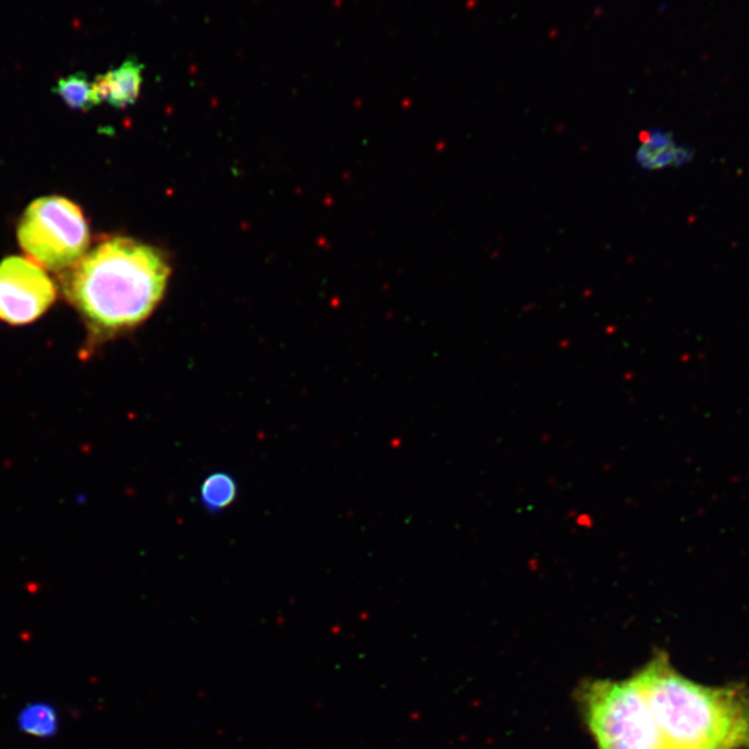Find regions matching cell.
<instances>
[{"label": "cell", "mask_w": 749, "mask_h": 749, "mask_svg": "<svg viewBox=\"0 0 749 749\" xmlns=\"http://www.w3.org/2000/svg\"><path fill=\"white\" fill-rule=\"evenodd\" d=\"M17 725L27 736L45 740L56 736L60 726L59 713L53 705L34 702L21 709L17 716Z\"/></svg>", "instance_id": "8"}, {"label": "cell", "mask_w": 749, "mask_h": 749, "mask_svg": "<svg viewBox=\"0 0 749 749\" xmlns=\"http://www.w3.org/2000/svg\"><path fill=\"white\" fill-rule=\"evenodd\" d=\"M665 749H749V688L708 687L677 672L665 651L634 673Z\"/></svg>", "instance_id": "2"}, {"label": "cell", "mask_w": 749, "mask_h": 749, "mask_svg": "<svg viewBox=\"0 0 749 749\" xmlns=\"http://www.w3.org/2000/svg\"><path fill=\"white\" fill-rule=\"evenodd\" d=\"M55 93L67 106L75 110L88 111L100 105L93 89V82L89 81L84 73L67 75L57 81Z\"/></svg>", "instance_id": "10"}, {"label": "cell", "mask_w": 749, "mask_h": 749, "mask_svg": "<svg viewBox=\"0 0 749 749\" xmlns=\"http://www.w3.org/2000/svg\"><path fill=\"white\" fill-rule=\"evenodd\" d=\"M17 238L25 254L43 270L68 271L86 254L89 227L77 204L46 196L24 211Z\"/></svg>", "instance_id": "4"}, {"label": "cell", "mask_w": 749, "mask_h": 749, "mask_svg": "<svg viewBox=\"0 0 749 749\" xmlns=\"http://www.w3.org/2000/svg\"><path fill=\"white\" fill-rule=\"evenodd\" d=\"M57 289L45 270L23 257L0 263V321L20 326L42 317L55 303Z\"/></svg>", "instance_id": "5"}, {"label": "cell", "mask_w": 749, "mask_h": 749, "mask_svg": "<svg viewBox=\"0 0 749 749\" xmlns=\"http://www.w3.org/2000/svg\"><path fill=\"white\" fill-rule=\"evenodd\" d=\"M170 275V263L156 247L110 238L68 270L63 288L96 346L148 320L163 300Z\"/></svg>", "instance_id": "1"}, {"label": "cell", "mask_w": 749, "mask_h": 749, "mask_svg": "<svg viewBox=\"0 0 749 749\" xmlns=\"http://www.w3.org/2000/svg\"><path fill=\"white\" fill-rule=\"evenodd\" d=\"M143 82V64L129 59L120 67L109 73L99 75L93 81L96 98L99 103H109L116 109L134 105L141 92Z\"/></svg>", "instance_id": "6"}, {"label": "cell", "mask_w": 749, "mask_h": 749, "mask_svg": "<svg viewBox=\"0 0 749 749\" xmlns=\"http://www.w3.org/2000/svg\"><path fill=\"white\" fill-rule=\"evenodd\" d=\"M686 159V150L680 148L673 141L672 136L665 134V132L652 129V131H645L641 135L640 145L636 153V163L643 170L654 171L679 166Z\"/></svg>", "instance_id": "7"}, {"label": "cell", "mask_w": 749, "mask_h": 749, "mask_svg": "<svg viewBox=\"0 0 749 749\" xmlns=\"http://www.w3.org/2000/svg\"><path fill=\"white\" fill-rule=\"evenodd\" d=\"M576 702L597 749H665L636 677L584 680Z\"/></svg>", "instance_id": "3"}, {"label": "cell", "mask_w": 749, "mask_h": 749, "mask_svg": "<svg viewBox=\"0 0 749 749\" xmlns=\"http://www.w3.org/2000/svg\"><path fill=\"white\" fill-rule=\"evenodd\" d=\"M238 496L235 479L227 472H215L203 480L200 487V503L210 512L224 510Z\"/></svg>", "instance_id": "9"}]
</instances>
